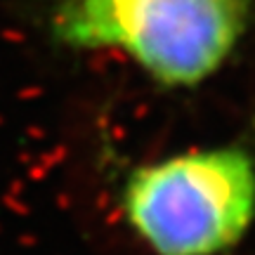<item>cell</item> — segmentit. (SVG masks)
Instances as JSON below:
<instances>
[{
	"mask_svg": "<svg viewBox=\"0 0 255 255\" xmlns=\"http://www.w3.org/2000/svg\"><path fill=\"white\" fill-rule=\"evenodd\" d=\"M251 0H62L52 36L69 47L121 50L154 81L210 78L246 33Z\"/></svg>",
	"mask_w": 255,
	"mask_h": 255,
	"instance_id": "1",
	"label": "cell"
}]
</instances>
